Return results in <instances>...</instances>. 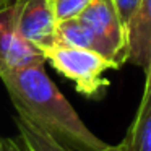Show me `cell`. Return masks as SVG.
Returning <instances> with one entry per match:
<instances>
[{
	"mask_svg": "<svg viewBox=\"0 0 151 151\" xmlns=\"http://www.w3.org/2000/svg\"><path fill=\"white\" fill-rule=\"evenodd\" d=\"M91 0H52V10L57 23L72 18H78Z\"/></svg>",
	"mask_w": 151,
	"mask_h": 151,
	"instance_id": "obj_10",
	"label": "cell"
},
{
	"mask_svg": "<svg viewBox=\"0 0 151 151\" xmlns=\"http://www.w3.org/2000/svg\"><path fill=\"white\" fill-rule=\"evenodd\" d=\"M141 0H114L115 7H117V12L120 15V20L124 21V24L127 26L128 20L132 18V15L135 13V10L138 8Z\"/></svg>",
	"mask_w": 151,
	"mask_h": 151,
	"instance_id": "obj_11",
	"label": "cell"
},
{
	"mask_svg": "<svg viewBox=\"0 0 151 151\" xmlns=\"http://www.w3.org/2000/svg\"><path fill=\"white\" fill-rule=\"evenodd\" d=\"M12 2L13 0H0V12L4 10V8H7L8 5H12Z\"/></svg>",
	"mask_w": 151,
	"mask_h": 151,
	"instance_id": "obj_14",
	"label": "cell"
},
{
	"mask_svg": "<svg viewBox=\"0 0 151 151\" xmlns=\"http://www.w3.org/2000/svg\"><path fill=\"white\" fill-rule=\"evenodd\" d=\"M0 80L18 115L72 151H101L107 143L80 119L67 98L49 78L44 65L2 73Z\"/></svg>",
	"mask_w": 151,
	"mask_h": 151,
	"instance_id": "obj_1",
	"label": "cell"
},
{
	"mask_svg": "<svg viewBox=\"0 0 151 151\" xmlns=\"http://www.w3.org/2000/svg\"><path fill=\"white\" fill-rule=\"evenodd\" d=\"M0 151H2V150H0Z\"/></svg>",
	"mask_w": 151,
	"mask_h": 151,
	"instance_id": "obj_17",
	"label": "cell"
},
{
	"mask_svg": "<svg viewBox=\"0 0 151 151\" xmlns=\"http://www.w3.org/2000/svg\"><path fill=\"white\" fill-rule=\"evenodd\" d=\"M13 2H17V0H13ZM13 2H12V4H13Z\"/></svg>",
	"mask_w": 151,
	"mask_h": 151,
	"instance_id": "obj_16",
	"label": "cell"
},
{
	"mask_svg": "<svg viewBox=\"0 0 151 151\" xmlns=\"http://www.w3.org/2000/svg\"><path fill=\"white\" fill-rule=\"evenodd\" d=\"M78 18L91 31L96 52L120 68L127 62V31L114 0H91Z\"/></svg>",
	"mask_w": 151,
	"mask_h": 151,
	"instance_id": "obj_3",
	"label": "cell"
},
{
	"mask_svg": "<svg viewBox=\"0 0 151 151\" xmlns=\"http://www.w3.org/2000/svg\"><path fill=\"white\" fill-rule=\"evenodd\" d=\"M17 31L39 50L55 44L52 0H17L10 5Z\"/></svg>",
	"mask_w": 151,
	"mask_h": 151,
	"instance_id": "obj_4",
	"label": "cell"
},
{
	"mask_svg": "<svg viewBox=\"0 0 151 151\" xmlns=\"http://www.w3.org/2000/svg\"><path fill=\"white\" fill-rule=\"evenodd\" d=\"M101 151H122V150H120V146H119V145H115V146L107 145V146H106L104 150H101Z\"/></svg>",
	"mask_w": 151,
	"mask_h": 151,
	"instance_id": "obj_15",
	"label": "cell"
},
{
	"mask_svg": "<svg viewBox=\"0 0 151 151\" xmlns=\"http://www.w3.org/2000/svg\"><path fill=\"white\" fill-rule=\"evenodd\" d=\"M0 150L2 151H31L26 146V143L21 140V137L18 140L17 138H7V140H4L0 143Z\"/></svg>",
	"mask_w": 151,
	"mask_h": 151,
	"instance_id": "obj_12",
	"label": "cell"
},
{
	"mask_svg": "<svg viewBox=\"0 0 151 151\" xmlns=\"http://www.w3.org/2000/svg\"><path fill=\"white\" fill-rule=\"evenodd\" d=\"M55 42L70 47H80V49H89L96 52V42L89 28L83 23L80 18L59 21L55 31Z\"/></svg>",
	"mask_w": 151,
	"mask_h": 151,
	"instance_id": "obj_8",
	"label": "cell"
},
{
	"mask_svg": "<svg viewBox=\"0 0 151 151\" xmlns=\"http://www.w3.org/2000/svg\"><path fill=\"white\" fill-rule=\"evenodd\" d=\"M119 146L122 151H151V93L143 91L137 114Z\"/></svg>",
	"mask_w": 151,
	"mask_h": 151,
	"instance_id": "obj_7",
	"label": "cell"
},
{
	"mask_svg": "<svg viewBox=\"0 0 151 151\" xmlns=\"http://www.w3.org/2000/svg\"><path fill=\"white\" fill-rule=\"evenodd\" d=\"M44 63L42 52L17 31L8 5L0 12V75Z\"/></svg>",
	"mask_w": 151,
	"mask_h": 151,
	"instance_id": "obj_5",
	"label": "cell"
},
{
	"mask_svg": "<svg viewBox=\"0 0 151 151\" xmlns=\"http://www.w3.org/2000/svg\"><path fill=\"white\" fill-rule=\"evenodd\" d=\"M145 75H146V81H145V89H143V91L151 93V70L148 73H145Z\"/></svg>",
	"mask_w": 151,
	"mask_h": 151,
	"instance_id": "obj_13",
	"label": "cell"
},
{
	"mask_svg": "<svg viewBox=\"0 0 151 151\" xmlns=\"http://www.w3.org/2000/svg\"><path fill=\"white\" fill-rule=\"evenodd\" d=\"M15 124H17L21 140L26 143V146L31 151H72L63 145H60L57 140H54L44 130L37 128L36 125H33L31 122H28L26 119L20 117V115H17Z\"/></svg>",
	"mask_w": 151,
	"mask_h": 151,
	"instance_id": "obj_9",
	"label": "cell"
},
{
	"mask_svg": "<svg viewBox=\"0 0 151 151\" xmlns=\"http://www.w3.org/2000/svg\"><path fill=\"white\" fill-rule=\"evenodd\" d=\"M44 60L49 62L62 76L75 83L80 94L89 99L104 96L111 81L104 76L107 70H117L114 62L89 49L70 47L63 44H52L41 50Z\"/></svg>",
	"mask_w": 151,
	"mask_h": 151,
	"instance_id": "obj_2",
	"label": "cell"
},
{
	"mask_svg": "<svg viewBox=\"0 0 151 151\" xmlns=\"http://www.w3.org/2000/svg\"><path fill=\"white\" fill-rule=\"evenodd\" d=\"M127 62L151 70V0H141L127 26Z\"/></svg>",
	"mask_w": 151,
	"mask_h": 151,
	"instance_id": "obj_6",
	"label": "cell"
}]
</instances>
